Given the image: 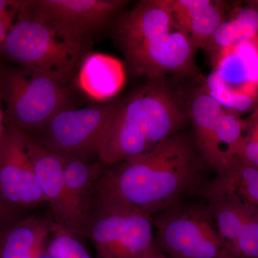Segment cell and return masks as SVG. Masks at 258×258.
<instances>
[{"instance_id":"6da1fadb","label":"cell","mask_w":258,"mask_h":258,"mask_svg":"<svg viewBox=\"0 0 258 258\" xmlns=\"http://www.w3.org/2000/svg\"><path fill=\"white\" fill-rule=\"evenodd\" d=\"M208 170L192 131L185 129L103 170L95 185L93 208L118 207L153 217L200 195L210 179Z\"/></svg>"},{"instance_id":"7a4b0ae2","label":"cell","mask_w":258,"mask_h":258,"mask_svg":"<svg viewBox=\"0 0 258 258\" xmlns=\"http://www.w3.org/2000/svg\"><path fill=\"white\" fill-rule=\"evenodd\" d=\"M166 78L148 79L138 92L121 101L98 146L102 164L137 157L187 128L189 101Z\"/></svg>"},{"instance_id":"3957f363","label":"cell","mask_w":258,"mask_h":258,"mask_svg":"<svg viewBox=\"0 0 258 258\" xmlns=\"http://www.w3.org/2000/svg\"><path fill=\"white\" fill-rule=\"evenodd\" d=\"M91 48L70 41L42 22L17 13L1 58L69 86Z\"/></svg>"},{"instance_id":"277c9868","label":"cell","mask_w":258,"mask_h":258,"mask_svg":"<svg viewBox=\"0 0 258 258\" xmlns=\"http://www.w3.org/2000/svg\"><path fill=\"white\" fill-rule=\"evenodd\" d=\"M0 93L5 125L25 133H35L59 112L76 107L69 86L22 67L3 64L0 69Z\"/></svg>"},{"instance_id":"5b68a950","label":"cell","mask_w":258,"mask_h":258,"mask_svg":"<svg viewBox=\"0 0 258 258\" xmlns=\"http://www.w3.org/2000/svg\"><path fill=\"white\" fill-rule=\"evenodd\" d=\"M201 198L188 199L152 217L156 242L166 257L233 258L208 202Z\"/></svg>"},{"instance_id":"8992f818","label":"cell","mask_w":258,"mask_h":258,"mask_svg":"<svg viewBox=\"0 0 258 258\" xmlns=\"http://www.w3.org/2000/svg\"><path fill=\"white\" fill-rule=\"evenodd\" d=\"M125 0H16L18 13L42 22L64 38L91 47L92 38L127 4Z\"/></svg>"},{"instance_id":"52a82bcc","label":"cell","mask_w":258,"mask_h":258,"mask_svg":"<svg viewBox=\"0 0 258 258\" xmlns=\"http://www.w3.org/2000/svg\"><path fill=\"white\" fill-rule=\"evenodd\" d=\"M152 217L118 207L93 208L86 231L97 258H145L157 247Z\"/></svg>"},{"instance_id":"ba28073f","label":"cell","mask_w":258,"mask_h":258,"mask_svg":"<svg viewBox=\"0 0 258 258\" xmlns=\"http://www.w3.org/2000/svg\"><path fill=\"white\" fill-rule=\"evenodd\" d=\"M120 104L110 102L63 110L31 134L52 152L87 159L97 155L102 137Z\"/></svg>"},{"instance_id":"9c48e42d","label":"cell","mask_w":258,"mask_h":258,"mask_svg":"<svg viewBox=\"0 0 258 258\" xmlns=\"http://www.w3.org/2000/svg\"><path fill=\"white\" fill-rule=\"evenodd\" d=\"M213 66L205 91L224 108L249 109L258 93V42H242L224 50Z\"/></svg>"},{"instance_id":"30bf717a","label":"cell","mask_w":258,"mask_h":258,"mask_svg":"<svg viewBox=\"0 0 258 258\" xmlns=\"http://www.w3.org/2000/svg\"><path fill=\"white\" fill-rule=\"evenodd\" d=\"M189 37L179 30L154 37L123 52L129 71L147 79L175 76L195 81L202 79Z\"/></svg>"},{"instance_id":"8fae6325","label":"cell","mask_w":258,"mask_h":258,"mask_svg":"<svg viewBox=\"0 0 258 258\" xmlns=\"http://www.w3.org/2000/svg\"><path fill=\"white\" fill-rule=\"evenodd\" d=\"M0 199L15 210L47 202L28 155L25 132L7 125L0 137Z\"/></svg>"},{"instance_id":"7c38bea8","label":"cell","mask_w":258,"mask_h":258,"mask_svg":"<svg viewBox=\"0 0 258 258\" xmlns=\"http://www.w3.org/2000/svg\"><path fill=\"white\" fill-rule=\"evenodd\" d=\"M25 137L29 157L55 225L75 235L85 236L84 229L66 193L63 157L42 145L32 134L25 133Z\"/></svg>"},{"instance_id":"4fadbf2b","label":"cell","mask_w":258,"mask_h":258,"mask_svg":"<svg viewBox=\"0 0 258 258\" xmlns=\"http://www.w3.org/2000/svg\"><path fill=\"white\" fill-rule=\"evenodd\" d=\"M172 29L179 30L168 0H143L117 22L115 40L123 53Z\"/></svg>"},{"instance_id":"5bb4252c","label":"cell","mask_w":258,"mask_h":258,"mask_svg":"<svg viewBox=\"0 0 258 258\" xmlns=\"http://www.w3.org/2000/svg\"><path fill=\"white\" fill-rule=\"evenodd\" d=\"M223 109L222 104L205 89L195 93L189 101L195 144L209 169L215 174L221 170L227 161L217 141V125Z\"/></svg>"},{"instance_id":"9a60e30c","label":"cell","mask_w":258,"mask_h":258,"mask_svg":"<svg viewBox=\"0 0 258 258\" xmlns=\"http://www.w3.org/2000/svg\"><path fill=\"white\" fill-rule=\"evenodd\" d=\"M180 31L195 48L205 50L212 35L225 20L224 4L211 0H168Z\"/></svg>"},{"instance_id":"2e32d148","label":"cell","mask_w":258,"mask_h":258,"mask_svg":"<svg viewBox=\"0 0 258 258\" xmlns=\"http://www.w3.org/2000/svg\"><path fill=\"white\" fill-rule=\"evenodd\" d=\"M75 81L86 96L97 101H105L123 87L125 71L121 62L115 57L90 52L80 66Z\"/></svg>"},{"instance_id":"e0dca14e","label":"cell","mask_w":258,"mask_h":258,"mask_svg":"<svg viewBox=\"0 0 258 258\" xmlns=\"http://www.w3.org/2000/svg\"><path fill=\"white\" fill-rule=\"evenodd\" d=\"M61 155L63 157L66 193L71 206L84 229L86 237L88 221L93 210L95 185L103 169L98 163L90 164L86 158Z\"/></svg>"},{"instance_id":"ac0fdd59","label":"cell","mask_w":258,"mask_h":258,"mask_svg":"<svg viewBox=\"0 0 258 258\" xmlns=\"http://www.w3.org/2000/svg\"><path fill=\"white\" fill-rule=\"evenodd\" d=\"M52 231V223L35 216L15 222L0 235V258H41Z\"/></svg>"},{"instance_id":"d6986e66","label":"cell","mask_w":258,"mask_h":258,"mask_svg":"<svg viewBox=\"0 0 258 258\" xmlns=\"http://www.w3.org/2000/svg\"><path fill=\"white\" fill-rule=\"evenodd\" d=\"M252 210L241 203L224 233L233 258H258V220Z\"/></svg>"},{"instance_id":"ffe728a7","label":"cell","mask_w":258,"mask_h":258,"mask_svg":"<svg viewBox=\"0 0 258 258\" xmlns=\"http://www.w3.org/2000/svg\"><path fill=\"white\" fill-rule=\"evenodd\" d=\"M245 128L246 120L241 118L240 112L224 108L217 125V141L227 160L233 157Z\"/></svg>"},{"instance_id":"44dd1931","label":"cell","mask_w":258,"mask_h":258,"mask_svg":"<svg viewBox=\"0 0 258 258\" xmlns=\"http://www.w3.org/2000/svg\"><path fill=\"white\" fill-rule=\"evenodd\" d=\"M54 236L47 245L50 258H92L76 235L52 224Z\"/></svg>"},{"instance_id":"7402d4cb","label":"cell","mask_w":258,"mask_h":258,"mask_svg":"<svg viewBox=\"0 0 258 258\" xmlns=\"http://www.w3.org/2000/svg\"><path fill=\"white\" fill-rule=\"evenodd\" d=\"M231 20L237 30L239 44L258 42V3H249L247 6L237 10Z\"/></svg>"},{"instance_id":"603a6c76","label":"cell","mask_w":258,"mask_h":258,"mask_svg":"<svg viewBox=\"0 0 258 258\" xmlns=\"http://www.w3.org/2000/svg\"><path fill=\"white\" fill-rule=\"evenodd\" d=\"M238 44V35L233 22L225 20L214 32L205 50L214 64L224 50Z\"/></svg>"},{"instance_id":"cb8c5ba5","label":"cell","mask_w":258,"mask_h":258,"mask_svg":"<svg viewBox=\"0 0 258 258\" xmlns=\"http://www.w3.org/2000/svg\"><path fill=\"white\" fill-rule=\"evenodd\" d=\"M16 0H0V69L3 67L2 52L7 37L16 19Z\"/></svg>"},{"instance_id":"d4e9b609","label":"cell","mask_w":258,"mask_h":258,"mask_svg":"<svg viewBox=\"0 0 258 258\" xmlns=\"http://www.w3.org/2000/svg\"><path fill=\"white\" fill-rule=\"evenodd\" d=\"M16 210L7 205L0 199V235L8 227L15 223L14 219Z\"/></svg>"},{"instance_id":"484cf974","label":"cell","mask_w":258,"mask_h":258,"mask_svg":"<svg viewBox=\"0 0 258 258\" xmlns=\"http://www.w3.org/2000/svg\"><path fill=\"white\" fill-rule=\"evenodd\" d=\"M5 128V113L4 106H3V99H2L1 93H0V137Z\"/></svg>"},{"instance_id":"4316f807","label":"cell","mask_w":258,"mask_h":258,"mask_svg":"<svg viewBox=\"0 0 258 258\" xmlns=\"http://www.w3.org/2000/svg\"><path fill=\"white\" fill-rule=\"evenodd\" d=\"M145 258H168L166 257L165 254L163 253L160 250V249L159 248V247H156L155 249H153L152 252H150L147 257Z\"/></svg>"},{"instance_id":"83f0119b","label":"cell","mask_w":258,"mask_h":258,"mask_svg":"<svg viewBox=\"0 0 258 258\" xmlns=\"http://www.w3.org/2000/svg\"><path fill=\"white\" fill-rule=\"evenodd\" d=\"M168 258H169V257H168Z\"/></svg>"}]
</instances>
